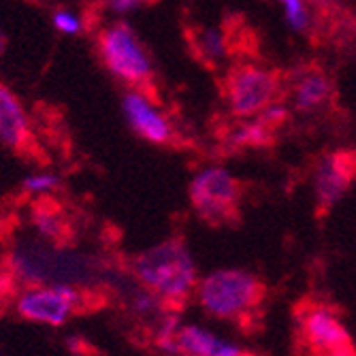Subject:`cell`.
<instances>
[{
  "mask_svg": "<svg viewBox=\"0 0 356 356\" xmlns=\"http://www.w3.org/2000/svg\"><path fill=\"white\" fill-rule=\"evenodd\" d=\"M133 275L141 288L154 293L167 307L184 305L199 282V269L190 248L181 239H165L133 261Z\"/></svg>",
  "mask_w": 356,
  "mask_h": 356,
  "instance_id": "1",
  "label": "cell"
},
{
  "mask_svg": "<svg viewBox=\"0 0 356 356\" xmlns=\"http://www.w3.org/2000/svg\"><path fill=\"white\" fill-rule=\"evenodd\" d=\"M267 288L263 280L245 269H216L199 277L194 299L213 320L241 322L261 307Z\"/></svg>",
  "mask_w": 356,
  "mask_h": 356,
  "instance_id": "2",
  "label": "cell"
},
{
  "mask_svg": "<svg viewBox=\"0 0 356 356\" xmlns=\"http://www.w3.org/2000/svg\"><path fill=\"white\" fill-rule=\"evenodd\" d=\"M96 47H99L105 69L118 81L131 88L152 86V58L137 37V32L128 24L115 22L103 28L96 37Z\"/></svg>",
  "mask_w": 356,
  "mask_h": 356,
  "instance_id": "3",
  "label": "cell"
},
{
  "mask_svg": "<svg viewBox=\"0 0 356 356\" xmlns=\"http://www.w3.org/2000/svg\"><path fill=\"white\" fill-rule=\"evenodd\" d=\"M188 197L197 216L207 224H229L239 216L241 184L222 167H207L192 179Z\"/></svg>",
  "mask_w": 356,
  "mask_h": 356,
  "instance_id": "4",
  "label": "cell"
},
{
  "mask_svg": "<svg viewBox=\"0 0 356 356\" xmlns=\"http://www.w3.org/2000/svg\"><path fill=\"white\" fill-rule=\"evenodd\" d=\"M282 81L271 69L243 62L224 79V96L237 118H254L280 96Z\"/></svg>",
  "mask_w": 356,
  "mask_h": 356,
  "instance_id": "5",
  "label": "cell"
},
{
  "mask_svg": "<svg viewBox=\"0 0 356 356\" xmlns=\"http://www.w3.org/2000/svg\"><path fill=\"white\" fill-rule=\"evenodd\" d=\"M81 305V293L71 284L32 286L17 297V314L35 325L60 329Z\"/></svg>",
  "mask_w": 356,
  "mask_h": 356,
  "instance_id": "6",
  "label": "cell"
},
{
  "mask_svg": "<svg viewBox=\"0 0 356 356\" xmlns=\"http://www.w3.org/2000/svg\"><path fill=\"white\" fill-rule=\"evenodd\" d=\"M356 179V152L337 149L318 160L314 169V194L320 213H329Z\"/></svg>",
  "mask_w": 356,
  "mask_h": 356,
  "instance_id": "7",
  "label": "cell"
},
{
  "mask_svg": "<svg viewBox=\"0 0 356 356\" xmlns=\"http://www.w3.org/2000/svg\"><path fill=\"white\" fill-rule=\"evenodd\" d=\"M299 329L307 350L316 356H329L331 352L352 348L350 331L339 314L327 305H309L299 316Z\"/></svg>",
  "mask_w": 356,
  "mask_h": 356,
  "instance_id": "8",
  "label": "cell"
},
{
  "mask_svg": "<svg viewBox=\"0 0 356 356\" xmlns=\"http://www.w3.org/2000/svg\"><path fill=\"white\" fill-rule=\"evenodd\" d=\"M122 109H124L128 124L133 126V131L147 143L165 145L171 141L173 131H171L167 115L156 105H152V101L141 90L126 92L122 99Z\"/></svg>",
  "mask_w": 356,
  "mask_h": 356,
  "instance_id": "9",
  "label": "cell"
},
{
  "mask_svg": "<svg viewBox=\"0 0 356 356\" xmlns=\"http://www.w3.org/2000/svg\"><path fill=\"white\" fill-rule=\"evenodd\" d=\"M177 346L181 356H250L239 341L197 322H184L177 335Z\"/></svg>",
  "mask_w": 356,
  "mask_h": 356,
  "instance_id": "10",
  "label": "cell"
},
{
  "mask_svg": "<svg viewBox=\"0 0 356 356\" xmlns=\"http://www.w3.org/2000/svg\"><path fill=\"white\" fill-rule=\"evenodd\" d=\"M0 143L13 152H28L32 145L28 113L17 94L5 83H0Z\"/></svg>",
  "mask_w": 356,
  "mask_h": 356,
  "instance_id": "11",
  "label": "cell"
},
{
  "mask_svg": "<svg viewBox=\"0 0 356 356\" xmlns=\"http://www.w3.org/2000/svg\"><path fill=\"white\" fill-rule=\"evenodd\" d=\"M333 92H335V86L327 73L312 71L297 79L293 88V105L301 113L316 111L333 99Z\"/></svg>",
  "mask_w": 356,
  "mask_h": 356,
  "instance_id": "12",
  "label": "cell"
},
{
  "mask_svg": "<svg viewBox=\"0 0 356 356\" xmlns=\"http://www.w3.org/2000/svg\"><path fill=\"white\" fill-rule=\"evenodd\" d=\"M190 43H192V49L197 51V56H201L203 62H207L209 67H218V64H222V60H226V56L231 54L229 37H226V32L218 28L194 30Z\"/></svg>",
  "mask_w": 356,
  "mask_h": 356,
  "instance_id": "13",
  "label": "cell"
},
{
  "mask_svg": "<svg viewBox=\"0 0 356 356\" xmlns=\"http://www.w3.org/2000/svg\"><path fill=\"white\" fill-rule=\"evenodd\" d=\"M32 222H35V229L47 239H62L69 229L60 205L49 199H41L35 205V209H32Z\"/></svg>",
  "mask_w": 356,
  "mask_h": 356,
  "instance_id": "14",
  "label": "cell"
},
{
  "mask_svg": "<svg viewBox=\"0 0 356 356\" xmlns=\"http://www.w3.org/2000/svg\"><path fill=\"white\" fill-rule=\"evenodd\" d=\"M181 318L173 307H167L156 316V327H154V343L160 350V354H179L177 335L181 329Z\"/></svg>",
  "mask_w": 356,
  "mask_h": 356,
  "instance_id": "15",
  "label": "cell"
},
{
  "mask_svg": "<svg viewBox=\"0 0 356 356\" xmlns=\"http://www.w3.org/2000/svg\"><path fill=\"white\" fill-rule=\"evenodd\" d=\"M275 128L267 124L261 115H256L254 122L241 124L237 131L231 135V143L235 147H265L273 143Z\"/></svg>",
  "mask_w": 356,
  "mask_h": 356,
  "instance_id": "16",
  "label": "cell"
},
{
  "mask_svg": "<svg viewBox=\"0 0 356 356\" xmlns=\"http://www.w3.org/2000/svg\"><path fill=\"white\" fill-rule=\"evenodd\" d=\"M280 5L284 7L286 19L297 32H307L312 26V13L305 7L303 0H280Z\"/></svg>",
  "mask_w": 356,
  "mask_h": 356,
  "instance_id": "17",
  "label": "cell"
},
{
  "mask_svg": "<svg viewBox=\"0 0 356 356\" xmlns=\"http://www.w3.org/2000/svg\"><path fill=\"white\" fill-rule=\"evenodd\" d=\"M133 309L137 312V316L156 318V316H160V312L167 309V305L160 301L154 293H149V290L141 288L139 293L135 295V299H133Z\"/></svg>",
  "mask_w": 356,
  "mask_h": 356,
  "instance_id": "18",
  "label": "cell"
},
{
  "mask_svg": "<svg viewBox=\"0 0 356 356\" xmlns=\"http://www.w3.org/2000/svg\"><path fill=\"white\" fill-rule=\"evenodd\" d=\"M60 186L58 175L54 173H39V175H32L24 181V190L32 192V194H45V192H54Z\"/></svg>",
  "mask_w": 356,
  "mask_h": 356,
  "instance_id": "19",
  "label": "cell"
},
{
  "mask_svg": "<svg viewBox=\"0 0 356 356\" xmlns=\"http://www.w3.org/2000/svg\"><path fill=\"white\" fill-rule=\"evenodd\" d=\"M51 22L62 35H79L81 32V19L73 11H56L51 15Z\"/></svg>",
  "mask_w": 356,
  "mask_h": 356,
  "instance_id": "20",
  "label": "cell"
},
{
  "mask_svg": "<svg viewBox=\"0 0 356 356\" xmlns=\"http://www.w3.org/2000/svg\"><path fill=\"white\" fill-rule=\"evenodd\" d=\"M145 0H107V9L122 15V13H131L135 9H139Z\"/></svg>",
  "mask_w": 356,
  "mask_h": 356,
  "instance_id": "21",
  "label": "cell"
},
{
  "mask_svg": "<svg viewBox=\"0 0 356 356\" xmlns=\"http://www.w3.org/2000/svg\"><path fill=\"white\" fill-rule=\"evenodd\" d=\"M314 7H331L335 0H309Z\"/></svg>",
  "mask_w": 356,
  "mask_h": 356,
  "instance_id": "22",
  "label": "cell"
},
{
  "mask_svg": "<svg viewBox=\"0 0 356 356\" xmlns=\"http://www.w3.org/2000/svg\"><path fill=\"white\" fill-rule=\"evenodd\" d=\"M329 356H354V350H352V348H346V350H337V352H331Z\"/></svg>",
  "mask_w": 356,
  "mask_h": 356,
  "instance_id": "23",
  "label": "cell"
},
{
  "mask_svg": "<svg viewBox=\"0 0 356 356\" xmlns=\"http://www.w3.org/2000/svg\"><path fill=\"white\" fill-rule=\"evenodd\" d=\"M5 51V37H3V32H0V54Z\"/></svg>",
  "mask_w": 356,
  "mask_h": 356,
  "instance_id": "24",
  "label": "cell"
},
{
  "mask_svg": "<svg viewBox=\"0 0 356 356\" xmlns=\"http://www.w3.org/2000/svg\"><path fill=\"white\" fill-rule=\"evenodd\" d=\"M163 356H181V354H163Z\"/></svg>",
  "mask_w": 356,
  "mask_h": 356,
  "instance_id": "25",
  "label": "cell"
},
{
  "mask_svg": "<svg viewBox=\"0 0 356 356\" xmlns=\"http://www.w3.org/2000/svg\"><path fill=\"white\" fill-rule=\"evenodd\" d=\"M0 356H3V354H0Z\"/></svg>",
  "mask_w": 356,
  "mask_h": 356,
  "instance_id": "26",
  "label": "cell"
}]
</instances>
